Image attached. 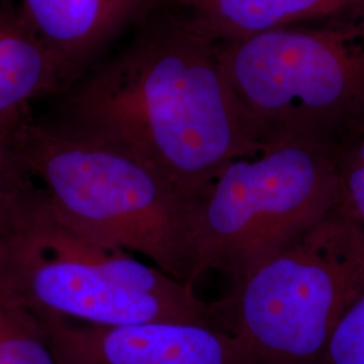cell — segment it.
Listing matches in <instances>:
<instances>
[{"label": "cell", "mask_w": 364, "mask_h": 364, "mask_svg": "<svg viewBox=\"0 0 364 364\" xmlns=\"http://www.w3.org/2000/svg\"><path fill=\"white\" fill-rule=\"evenodd\" d=\"M131 31L117 53L54 97L46 120L117 146L195 200L264 141L224 75L218 42L166 3Z\"/></svg>", "instance_id": "1"}, {"label": "cell", "mask_w": 364, "mask_h": 364, "mask_svg": "<svg viewBox=\"0 0 364 364\" xmlns=\"http://www.w3.org/2000/svg\"><path fill=\"white\" fill-rule=\"evenodd\" d=\"M0 279L43 318L105 328L220 326L195 287L78 231L28 174L0 209Z\"/></svg>", "instance_id": "2"}, {"label": "cell", "mask_w": 364, "mask_h": 364, "mask_svg": "<svg viewBox=\"0 0 364 364\" xmlns=\"http://www.w3.org/2000/svg\"><path fill=\"white\" fill-rule=\"evenodd\" d=\"M9 141L63 219L195 287L193 200L156 170L114 144L33 114L14 127Z\"/></svg>", "instance_id": "3"}, {"label": "cell", "mask_w": 364, "mask_h": 364, "mask_svg": "<svg viewBox=\"0 0 364 364\" xmlns=\"http://www.w3.org/2000/svg\"><path fill=\"white\" fill-rule=\"evenodd\" d=\"M336 146L287 136L225 165L193 200L195 281L221 274L237 287L336 204Z\"/></svg>", "instance_id": "4"}, {"label": "cell", "mask_w": 364, "mask_h": 364, "mask_svg": "<svg viewBox=\"0 0 364 364\" xmlns=\"http://www.w3.org/2000/svg\"><path fill=\"white\" fill-rule=\"evenodd\" d=\"M221 66L267 142L335 141L364 109V9L219 43Z\"/></svg>", "instance_id": "5"}, {"label": "cell", "mask_w": 364, "mask_h": 364, "mask_svg": "<svg viewBox=\"0 0 364 364\" xmlns=\"http://www.w3.org/2000/svg\"><path fill=\"white\" fill-rule=\"evenodd\" d=\"M364 293V227L331 212L210 305L257 364H317Z\"/></svg>", "instance_id": "6"}, {"label": "cell", "mask_w": 364, "mask_h": 364, "mask_svg": "<svg viewBox=\"0 0 364 364\" xmlns=\"http://www.w3.org/2000/svg\"><path fill=\"white\" fill-rule=\"evenodd\" d=\"M43 321L61 364H257L243 341L220 326L147 323L105 328L63 318Z\"/></svg>", "instance_id": "7"}, {"label": "cell", "mask_w": 364, "mask_h": 364, "mask_svg": "<svg viewBox=\"0 0 364 364\" xmlns=\"http://www.w3.org/2000/svg\"><path fill=\"white\" fill-rule=\"evenodd\" d=\"M50 50L66 90L100 63L103 53L166 0H16ZM65 90V91H66Z\"/></svg>", "instance_id": "8"}, {"label": "cell", "mask_w": 364, "mask_h": 364, "mask_svg": "<svg viewBox=\"0 0 364 364\" xmlns=\"http://www.w3.org/2000/svg\"><path fill=\"white\" fill-rule=\"evenodd\" d=\"M66 90L63 72L16 0H0V132H10L43 97Z\"/></svg>", "instance_id": "9"}, {"label": "cell", "mask_w": 364, "mask_h": 364, "mask_svg": "<svg viewBox=\"0 0 364 364\" xmlns=\"http://www.w3.org/2000/svg\"><path fill=\"white\" fill-rule=\"evenodd\" d=\"M195 31L218 43L363 10L364 0H166Z\"/></svg>", "instance_id": "10"}, {"label": "cell", "mask_w": 364, "mask_h": 364, "mask_svg": "<svg viewBox=\"0 0 364 364\" xmlns=\"http://www.w3.org/2000/svg\"><path fill=\"white\" fill-rule=\"evenodd\" d=\"M0 364H61L43 318L1 279Z\"/></svg>", "instance_id": "11"}, {"label": "cell", "mask_w": 364, "mask_h": 364, "mask_svg": "<svg viewBox=\"0 0 364 364\" xmlns=\"http://www.w3.org/2000/svg\"><path fill=\"white\" fill-rule=\"evenodd\" d=\"M336 204L332 212L364 227V109L338 134Z\"/></svg>", "instance_id": "12"}, {"label": "cell", "mask_w": 364, "mask_h": 364, "mask_svg": "<svg viewBox=\"0 0 364 364\" xmlns=\"http://www.w3.org/2000/svg\"><path fill=\"white\" fill-rule=\"evenodd\" d=\"M317 364H364V293L338 321Z\"/></svg>", "instance_id": "13"}, {"label": "cell", "mask_w": 364, "mask_h": 364, "mask_svg": "<svg viewBox=\"0 0 364 364\" xmlns=\"http://www.w3.org/2000/svg\"><path fill=\"white\" fill-rule=\"evenodd\" d=\"M10 132H0V209L15 195L27 176L10 146Z\"/></svg>", "instance_id": "14"}]
</instances>
